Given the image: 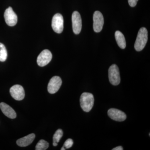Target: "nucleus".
<instances>
[{"label": "nucleus", "mask_w": 150, "mask_h": 150, "mask_svg": "<svg viewBox=\"0 0 150 150\" xmlns=\"http://www.w3.org/2000/svg\"><path fill=\"white\" fill-rule=\"evenodd\" d=\"M148 39L147 30L144 27L140 28L134 45L135 50L137 51H142L146 46Z\"/></svg>", "instance_id": "nucleus-1"}, {"label": "nucleus", "mask_w": 150, "mask_h": 150, "mask_svg": "<svg viewBox=\"0 0 150 150\" xmlns=\"http://www.w3.org/2000/svg\"><path fill=\"white\" fill-rule=\"evenodd\" d=\"M80 101L83 110L85 112H89L93 107L94 102L93 95L89 93H83L81 95Z\"/></svg>", "instance_id": "nucleus-2"}, {"label": "nucleus", "mask_w": 150, "mask_h": 150, "mask_svg": "<svg viewBox=\"0 0 150 150\" xmlns=\"http://www.w3.org/2000/svg\"><path fill=\"white\" fill-rule=\"evenodd\" d=\"M108 78L109 81L112 85L117 86L121 82L120 72L117 65H111L108 69Z\"/></svg>", "instance_id": "nucleus-3"}, {"label": "nucleus", "mask_w": 150, "mask_h": 150, "mask_svg": "<svg viewBox=\"0 0 150 150\" xmlns=\"http://www.w3.org/2000/svg\"><path fill=\"white\" fill-rule=\"evenodd\" d=\"M64 21L63 17L60 13H56L53 16L52 20V28L56 33H61L64 30Z\"/></svg>", "instance_id": "nucleus-4"}, {"label": "nucleus", "mask_w": 150, "mask_h": 150, "mask_svg": "<svg viewBox=\"0 0 150 150\" xmlns=\"http://www.w3.org/2000/svg\"><path fill=\"white\" fill-rule=\"evenodd\" d=\"M52 58V54L51 51L47 49L43 50L38 56L37 64L40 67H44L50 63Z\"/></svg>", "instance_id": "nucleus-5"}, {"label": "nucleus", "mask_w": 150, "mask_h": 150, "mask_svg": "<svg viewBox=\"0 0 150 150\" xmlns=\"http://www.w3.org/2000/svg\"><path fill=\"white\" fill-rule=\"evenodd\" d=\"M93 28L95 32H100L104 24V18L102 14L99 11L95 12L93 14Z\"/></svg>", "instance_id": "nucleus-6"}, {"label": "nucleus", "mask_w": 150, "mask_h": 150, "mask_svg": "<svg viewBox=\"0 0 150 150\" xmlns=\"http://www.w3.org/2000/svg\"><path fill=\"white\" fill-rule=\"evenodd\" d=\"M4 17L6 23L9 26H14L17 23V16L11 7L6 10L4 13Z\"/></svg>", "instance_id": "nucleus-7"}, {"label": "nucleus", "mask_w": 150, "mask_h": 150, "mask_svg": "<svg viewBox=\"0 0 150 150\" xmlns=\"http://www.w3.org/2000/svg\"><path fill=\"white\" fill-rule=\"evenodd\" d=\"M62 83V80L60 77L55 76L51 78L48 84V92L51 94L56 93L59 90Z\"/></svg>", "instance_id": "nucleus-8"}, {"label": "nucleus", "mask_w": 150, "mask_h": 150, "mask_svg": "<svg viewBox=\"0 0 150 150\" xmlns=\"http://www.w3.org/2000/svg\"><path fill=\"white\" fill-rule=\"evenodd\" d=\"M73 31L76 34L80 33L82 28V20L80 13L77 11L73 12L72 16Z\"/></svg>", "instance_id": "nucleus-9"}, {"label": "nucleus", "mask_w": 150, "mask_h": 150, "mask_svg": "<svg viewBox=\"0 0 150 150\" xmlns=\"http://www.w3.org/2000/svg\"><path fill=\"white\" fill-rule=\"evenodd\" d=\"M10 93L11 96L17 100H22L25 97L24 88L20 85L13 86L10 89Z\"/></svg>", "instance_id": "nucleus-10"}, {"label": "nucleus", "mask_w": 150, "mask_h": 150, "mask_svg": "<svg viewBox=\"0 0 150 150\" xmlns=\"http://www.w3.org/2000/svg\"><path fill=\"white\" fill-rule=\"evenodd\" d=\"M108 114L111 119L115 121L121 122L126 118V114L124 112L115 108H110L108 111Z\"/></svg>", "instance_id": "nucleus-11"}, {"label": "nucleus", "mask_w": 150, "mask_h": 150, "mask_svg": "<svg viewBox=\"0 0 150 150\" xmlns=\"http://www.w3.org/2000/svg\"><path fill=\"white\" fill-rule=\"evenodd\" d=\"M0 108L3 113L8 118L11 119L16 118V112L8 105L4 103H0Z\"/></svg>", "instance_id": "nucleus-12"}, {"label": "nucleus", "mask_w": 150, "mask_h": 150, "mask_svg": "<svg viewBox=\"0 0 150 150\" xmlns=\"http://www.w3.org/2000/svg\"><path fill=\"white\" fill-rule=\"evenodd\" d=\"M35 138V134H30L25 137L19 139L17 141L16 144L20 147L27 146L33 142Z\"/></svg>", "instance_id": "nucleus-13"}, {"label": "nucleus", "mask_w": 150, "mask_h": 150, "mask_svg": "<svg viewBox=\"0 0 150 150\" xmlns=\"http://www.w3.org/2000/svg\"><path fill=\"white\" fill-rule=\"evenodd\" d=\"M115 40L118 45L121 49H125L126 47V41L125 37L123 33L119 30L115 32Z\"/></svg>", "instance_id": "nucleus-14"}, {"label": "nucleus", "mask_w": 150, "mask_h": 150, "mask_svg": "<svg viewBox=\"0 0 150 150\" xmlns=\"http://www.w3.org/2000/svg\"><path fill=\"white\" fill-rule=\"evenodd\" d=\"M7 51L5 46L3 43H0V62H4L7 58Z\"/></svg>", "instance_id": "nucleus-15"}, {"label": "nucleus", "mask_w": 150, "mask_h": 150, "mask_svg": "<svg viewBox=\"0 0 150 150\" xmlns=\"http://www.w3.org/2000/svg\"><path fill=\"white\" fill-rule=\"evenodd\" d=\"M49 147V144L44 140H40L37 143L35 146L36 150H45L47 149Z\"/></svg>", "instance_id": "nucleus-16"}, {"label": "nucleus", "mask_w": 150, "mask_h": 150, "mask_svg": "<svg viewBox=\"0 0 150 150\" xmlns=\"http://www.w3.org/2000/svg\"><path fill=\"white\" fill-rule=\"evenodd\" d=\"M63 135V132L62 129L57 130L53 136V142L58 143L62 139Z\"/></svg>", "instance_id": "nucleus-17"}, {"label": "nucleus", "mask_w": 150, "mask_h": 150, "mask_svg": "<svg viewBox=\"0 0 150 150\" xmlns=\"http://www.w3.org/2000/svg\"><path fill=\"white\" fill-rule=\"evenodd\" d=\"M73 144H74V142L73 140L71 139H69L65 142L63 146L66 149H69L72 146Z\"/></svg>", "instance_id": "nucleus-18"}, {"label": "nucleus", "mask_w": 150, "mask_h": 150, "mask_svg": "<svg viewBox=\"0 0 150 150\" xmlns=\"http://www.w3.org/2000/svg\"><path fill=\"white\" fill-rule=\"evenodd\" d=\"M139 0H128V2L130 6L134 7L137 5Z\"/></svg>", "instance_id": "nucleus-19"}, {"label": "nucleus", "mask_w": 150, "mask_h": 150, "mask_svg": "<svg viewBox=\"0 0 150 150\" xmlns=\"http://www.w3.org/2000/svg\"><path fill=\"white\" fill-rule=\"evenodd\" d=\"M112 150H123V148L121 146H118L116 147L114 149H112Z\"/></svg>", "instance_id": "nucleus-20"}, {"label": "nucleus", "mask_w": 150, "mask_h": 150, "mask_svg": "<svg viewBox=\"0 0 150 150\" xmlns=\"http://www.w3.org/2000/svg\"><path fill=\"white\" fill-rule=\"evenodd\" d=\"M53 146H56L58 145V143H55V142H53Z\"/></svg>", "instance_id": "nucleus-21"}, {"label": "nucleus", "mask_w": 150, "mask_h": 150, "mask_svg": "<svg viewBox=\"0 0 150 150\" xmlns=\"http://www.w3.org/2000/svg\"><path fill=\"white\" fill-rule=\"evenodd\" d=\"M66 150V149H65V148L64 147V146H63V147H62V149H61V150Z\"/></svg>", "instance_id": "nucleus-22"}]
</instances>
